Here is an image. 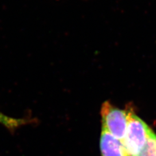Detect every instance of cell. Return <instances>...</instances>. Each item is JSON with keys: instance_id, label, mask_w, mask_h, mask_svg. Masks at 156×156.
<instances>
[{"instance_id": "3957f363", "label": "cell", "mask_w": 156, "mask_h": 156, "mask_svg": "<svg viewBox=\"0 0 156 156\" xmlns=\"http://www.w3.org/2000/svg\"><path fill=\"white\" fill-rule=\"evenodd\" d=\"M100 147L101 156H128L122 143L101 127Z\"/></svg>"}, {"instance_id": "7a4b0ae2", "label": "cell", "mask_w": 156, "mask_h": 156, "mask_svg": "<svg viewBox=\"0 0 156 156\" xmlns=\"http://www.w3.org/2000/svg\"><path fill=\"white\" fill-rule=\"evenodd\" d=\"M100 113L101 127H104L110 134L122 143L128 126V109H120L114 106L109 101H106L101 105Z\"/></svg>"}, {"instance_id": "5b68a950", "label": "cell", "mask_w": 156, "mask_h": 156, "mask_svg": "<svg viewBox=\"0 0 156 156\" xmlns=\"http://www.w3.org/2000/svg\"><path fill=\"white\" fill-rule=\"evenodd\" d=\"M27 123H28V121L26 119L12 118V117H10L3 114L0 111V124H2L9 129L14 130Z\"/></svg>"}, {"instance_id": "277c9868", "label": "cell", "mask_w": 156, "mask_h": 156, "mask_svg": "<svg viewBox=\"0 0 156 156\" xmlns=\"http://www.w3.org/2000/svg\"><path fill=\"white\" fill-rule=\"evenodd\" d=\"M138 156H156V134L151 129L147 140Z\"/></svg>"}, {"instance_id": "6da1fadb", "label": "cell", "mask_w": 156, "mask_h": 156, "mask_svg": "<svg viewBox=\"0 0 156 156\" xmlns=\"http://www.w3.org/2000/svg\"><path fill=\"white\" fill-rule=\"evenodd\" d=\"M126 108L128 111V121L122 144L128 156H138L152 129L136 115L131 105H128Z\"/></svg>"}, {"instance_id": "8992f818", "label": "cell", "mask_w": 156, "mask_h": 156, "mask_svg": "<svg viewBox=\"0 0 156 156\" xmlns=\"http://www.w3.org/2000/svg\"><path fill=\"white\" fill-rule=\"evenodd\" d=\"M55 1H59V0H55Z\"/></svg>"}]
</instances>
